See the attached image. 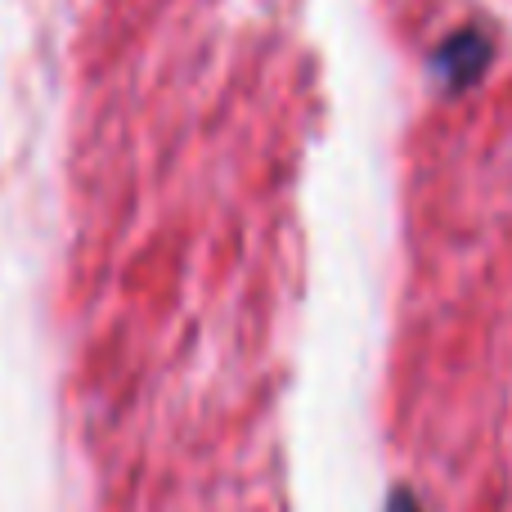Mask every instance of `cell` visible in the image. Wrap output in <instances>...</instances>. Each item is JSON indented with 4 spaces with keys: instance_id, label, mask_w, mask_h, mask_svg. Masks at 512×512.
Segmentation results:
<instances>
[{
    "instance_id": "cell-1",
    "label": "cell",
    "mask_w": 512,
    "mask_h": 512,
    "mask_svg": "<svg viewBox=\"0 0 512 512\" xmlns=\"http://www.w3.org/2000/svg\"><path fill=\"white\" fill-rule=\"evenodd\" d=\"M490 59H495L490 32H481V27H459V32L432 54V77L445 95H459V90L477 86L481 72L490 68Z\"/></svg>"
},
{
    "instance_id": "cell-2",
    "label": "cell",
    "mask_w": 512,
    "mask_h": 512,
    "mask_svg": "<svg viewBox=\"0 0 512 512\" xmlns=\"http://www.w3.org/2000/svg\"><path fill=\"white\" fill-rule=\"evenodd\" d=\"M382 512H423V508H418L414 490H391V499H387V508Z\"/></svg>"
}]
</instances>
